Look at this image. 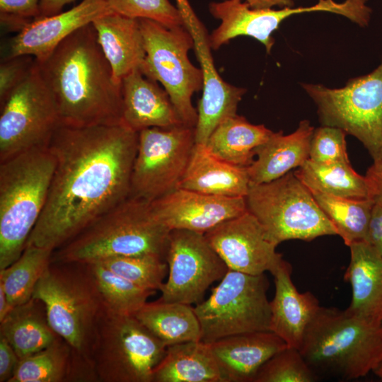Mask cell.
Masks as SVG:
<instances>
[{
  "instance_id": "6da1fadb",
  "label": "cell",
  "mask_w": 382,
  "mask_h": 382,
  "mask_svg": "<svg viewBox=\"0 0 382 382\" xmlns=\"http://www.w3.org/2000/svg\"><path fill=\"white\" fill-rule=\"evenodd\" d=\"M138 132L123 124L60 125L48 147L56 165L26 244L54 251L129 196Z\"/></svg>"
},
{
  "instance_id": "7a4b0ae2",
  "label": "cell",
  "mask_w": 382,
  "mask_h": 382,
  "mask_svg": "<svg viewBox=\"0 0 382 382\" xmlns=\"http://www.w3.org/2000/svg\"><path fill=\"white\" fill-rule=\"evenodd\" d=\"M37 63L62 125L122 124L121 84L113 79L92 23L73 33Z\"/></svg>"
},
{
  "instance_id": "3957f363",
  "label": "cell",
  "mask_w": 382,
  "mask_h": 382,
  "mask_svg": "<svg viewBox=\"0 0 382 382\" xmlns=\"http://www.w3.org/2000/svg\"><path fill=\"white\" fill-rule=\"evenodd\" d=\"M33 297L44 303L50 326L71 349L73 381H98L91 349L104 304L89 264L52 261Z\"/></svg>"
},
{
  "instance_id": "277c9868",
  "label": "cell",
  "mask_w": 382,
  "mask_h": 382,
  "mask_svg": "<svg viewBox=\"0 0 382 382\" xmlns=\"http://www.w3.org/2000/svg\"><path fill=\"white\" fill-rule=\"evenodd\" d=\"M299 351L319 378L357 379L382 361V326L347 309L320 306Z\"/></svg>"
},
{
  "instance_id": "5b68a950",
  "label": "cell",
  "mask_w": 382,
  "mask_h": 382,
  "mask_svg": "<svg viewBox=\"0 0 382 382\" xmlns=\"http://www.w3.org/2000/svg\"><path fill=\"white\" fill-rule=\"evenodd\" d=\"M170 232L155 216L150 202L129 196L55 250L52 261L91 264L143 254L165 258Z\"/></svg>"
},
{
  "instance_id": "8992f818",
  "label": "cell",
  "mask_w": 382,
  "mask_h": 382,
  "mask_svg": "<svg viewBox=\"0 0 382 382\" xmlns=\"http://www.w3.org/2000/svg\"><path fill=\"white\" fill-rule=\"evenodd\" d=\"M55 165L48 145L0 162V270L23 252L45 206Z\"/></svg>"
},
{
  "instance_id": "52a82bcc",
  "label": "cell",
  "mask_w": 382,
  "mask_h": 382,
  "mask_svg": "<svg viewBox=\"0 0 382 382\" xmlns=\"http://www.w3.org/2000/svg\"><path fill=\"white\" fill-rule=\"evenodd\" d=\"M167 347L134 316L105 306L98 318L91 349L98 381L153 382V372Z\"/></svg>"
},
{
  "instance_id": "ba28073f",
  "label": "cell",
  "mask_w": 382,
  "mask_h": 382,
  "mask_svg": "<svg viewBox=\"0 0 382 382\" xmlns=\"http://www.w3.org/2000/svg\"><path fill=\"white\" fill-rule=\"evenodd\" d=\"M245 202L248 211L277 246L287 240L310 241L337 235L309 188L292 171L271 182L250 185Z\"/></svg>"
},
{
  "instance_id": "9c48e42d",
  "label": "cell",
  "mask_w": 382,
  "mask_h": 382,
  "mask_svg": "<svg viewBox=\"0 0 382 382\" xmlns=\"http://www.w3.org/2000/svg\"><path fill=\"white\" fill-rule=\"evenodd\" d=\"M301 85L316 105L322 125L355 137L374 163L382 162V60L370 73L352 78L341 88Z\"/></svg>"
},
{
  "instance_id": "30bf717a",
  "label": "cell",
  "mask_w": 382,
  "mask_h": 382,
  "mask_svg": "<svg viewBox=\"0 0 382 382\" xmlns=\"http://www.w3.org/2000/svg\"><path fill=\"white\" fill-rule=\"evenodd\" d=\"M268 288L265 274L251 275L228 270L207 299L194 307L201 340L209 344L228 336L270 331Z\"/></svg>"
},
{
  "instance_id": "8fae6325",
  "label": "cell",
  "mask_w": 382,
  "mask_h": 382,
  "mask_svg": "<svg viewBox=\"0 0 382 382\" xmlns=\"http://www.w3.org/2000/svg\"><path fill=\"white\" fill-rule=\"evenodd\" d=\"M139 21L146 50L140 71L162 84L183 123L195 127L197 110L192 98L202 89L203 73L188 57L195 46L190 32L185 25L168 28L149 19Z\"/></svg>"
},
{
  "instance_id": "7c38bea8",
  "label": "cell",
  "mask_w": 382,
  "mask_h": 382,
  "mask_svg": "<svg viewBox=\"0 0 382 382\" xmlns=\"http://www.w3.org/2000/svg\"><path fill=\"white\" fill-rule=\"evenodd\" d=\"M195 145V127L185 125L138 132L129 196L151 202L178 188Z\"/></svg>"
},
{
  "instance_id": "4fadbf2b",
  "label": "cell",
  "mask_w": 382,
  "mask_h": 382,
  "mask_svg": "<svg viewBox=\"0 0 382 382\" xmlns=\"http://www.w3.org/2000/svg\"><path fill=\"white\" fill-rule=\"evenodd\" d=\"M0 108V162L25 151L47 146L61 125L56 103L37 62Z\"/></svg>"
},
{
  "instance_id": "5bb4252c",
  "label": "cell",
  "mask_w": 382,
  "mask_h": 382,
  "mask_svg": "<svg viewBox=\"0 0 382 382\" xmlns=\"http://www.w3.org/2000/svg\"><path fill=\"white\" fill-rule=\"evenodd\" d=\"M165 259L168 277L160 289L165 301L197 305L228 270L204 233L187 230L170 231Z\"/></svg>"
},
{
  "instance_id": "9a60e30c",
  "label": "cell",
  "mask_w": 382,
  "mask_h": 382,
  "mask_svg": "<svg viewBox=\"0 0 382 382\" xmlns=\"http://www.w3.org/2000/svg\"><path fill=\"white\" fill-rule=\"evenodd\" d=\"M204 236L228 270L251 275L272 274L285 261L258 220L248 210Z\"/></svg>"
},
{
  "instance_id": "2e32d148",
  "label": "cell",
  "mask_w": 382,
  "mask_h": 382,
  "mask_svg": "<svg viewBox=\"0 0 382 382\" xmlns=\"http://www.w3.org/2000/svg\"><path fill=\"white\" fill-rule=\"evenodd\" d=\"M156 219L170 231L206 233L247 209L245 197H226L176 188L150 202Z\"/></svg>"
},
{
  "instance_id": "e0dca14e",
  "label": "cell",
  "mask_w": 382,
  "mask_h": 382,
  "mask_svg": "<svg viewBox=\"0 0 382 382\" xmlns=\"http://www.w3.org/2000/svg\"><path fill=\"white\" fill-rule=\"evenodd\" d=\"M195 42V52L203 73L202 96L197 107L195 143L205 144L224 120L237 114L238 105L246 92L219 74L213 60L207 31L196 16L185 23Z\"/></svg>"
},
{
  "instance_id": "ac0fdd59",
  "label": "cell",
  "mask_w": 382,
  "mask_h": 382,
  "mask_svg": "<svg viewBox=\"0 0 382 382\" xmlns=\"http://www.w3.org/2000/svg\"><path fill=\"white\" fill-rule=\"evenodd\" d=\"M110 12L105 0H83L65 12L35 19L11 40L8 57L30 55L42 62L73 33Z\"/></svg>"
},
{
  "instance_id": "d6986e66",
  "label": "cell",
  "mask_w": 382,
  "mask_h": 382,
  "mask_svg": "<svg viewBox=\"0 0 382 382\" xmlns=\"http://www.w3.org/2000/svg\"><path fill=\"white\" fill-rule=\"evenodd\" d=\"M210 13L220 20V25L209 35L210 47L218 50L239 36L253 37L262 43L268 54L274 44V31L291 16L311 12L310 6L285 7L279 9L252 8L243 0L211 2Z\"/></svg>"
},
{
  "instance_id": "ffe728a7",
  "label": "cell",
  "mask_w": 382,
  "mask_h": 382,
  "mask_svg": "<svg viewBox=\"0 0 382 382\" xmlns=\"http://www.w3.org/2000/svg\"><path fill=\"white\" fill-rule=\"evenodd\" d=\"M209 346L221 382H253L260 368L287 347L271 331L228 336L209 343Z\"/></svg>"
},
{
  "instance_id": "44dd1931",
  "label": "cell",
  "mask_w": 382,
  "mask_h": 382,
  "mask_svg": "<svg viewBox=\"0 0 382 382\" xmlns=\"http://www.w3.org/2000/svg\"><path fill=\"white\" fill-rule=\"evenodd\" d=\"M122 124L134 132L184 125L168 93L136 69L121 81Z\"/></svg>"
},
{
  "instance_id": "7402d4cb",
  "label": "cell",
  "mask_w": 382,
  "mask_h": 382,
  "mask_svg": "<svg viewBox=\"0 0 382 382\" xmlns=\"http://www.w3.org/2000/svg\"><path fill=\"white\" fill-rule=\"evenodd\" d=\"M292 267L284 261L272 274L274 296L270 301V331L288 347L300 349L306 331L320 308L310 291L300 293L291 277Z\"/></svg>"
},
{
  "instance_id": "603a6c76",
  "label": "cell",
  "mask_w": 382,
  "mask_h": 382,
  "mask_svg": "<svg viewBox=\"0 0 382 382\" xmlns=\"http://www.w3.org/2000/svg\"><path fill=\"white\" fill-rule=\"evenodd\" d=\"M92 25L112 69L113 79L120 84L125 76L140 69L146 57L139 19L112 11L96 18Z\"/></svg>"
},
{
  "instance_id": "cb8c5ba5",
  "label": "cell",
  "mask_w": 382,
  "mask_h": 382,
  "mask_svg": "<svg viewBox=\"0 0 382 382\" xmlns=\"http://www.w3.org/2000/svg\"><path fill=\"white\" fill-rule=\"evenodd\" d=\"M350 261L344 279L352 288L346 309L368 322H382V256L365 241L349 246Z\"/></svg>"
},
{
  "instance_id": "d4e9b609",
  "label": "cell",
  "mask_w": 382,
  "mask_h": 382,
  "mask_svg": "<svg viewBox=\"0 0 382 382\" xmlns=\"http://www.w3.org/2000/svg\"><path fill=\"white\" fill-rule=\"evenodd\" d=\"M314 129L308 120H303L289 134L273 132L256 149L253 161L246 168L250 185L271 182L302 166L309 158Z\"/></svg>"
},
{
  "instance_id": "484cf974",
  "label": "cell",
  "mask_w": 382,
  "mask_h": 382,
  "mask_svg": "<svg viewBox=\"0 0 382 382\" xmlns=\"http://www.w3.org/2000/svg\"><path fill=\"white\" fill-rule=\"evenodd\" d=\"M250 183L246 168L212 154L204 144H196L178 188L226 197H245Z\"/></svg>"
},
{
  "instance_id": "4316f807",
  "label": "cell",
  "mask_w": 382,
  "mask_h": 382,
  "mask_svg": "<svg viewBox=\"0 0 382 382\" xmlns=\"http://www.w3.org/2000/svg\"><path fill=\"white\" fill-rule=\"evenodd\" d=\"M0 335L9 342L20 359L61 338L48 322L44 303L35 297L11 308L0 321Z\"/></svg>"
},
{
  "instance_id": "83f0119b",
  "label": "cell",
  "mask_w": 382,
  "mask_h": 382,
  "mask_svg": "<svg viewBox=\"0 0 382 382\" xmlns=\"http://www.w3.org/2000/svg\"><path fill=\"white\" fill-rule=\"evenodd\" d=\"M273 132L265 125H253L236 114L219 123L204 145L218 158L247 168L253 161L256 149Z\"/></svg>"
},
{
  "instance_id": "f1b7e54d",
  "label": "cell",
  "mask_w": 382,
  "mask_h": 382,
  "mask_svg": "<svg viewBox=\"0 0 382 382\" xmlns=\"http://www.w3.org/2000/svg\"><path fill=\"white\" fill-rule=\"evenodd\" d=\"M153 382H221L209 344L199 340L167 347Z\"/></svg>"
},
{
  "instance_id": "f546056e",
  "label": "cell",
  "mask_w": 382,
  "mask_h": 382,
  "mask_svg": "<svg viewBox=\"0 0 382 382\" xmlns=\"http://www.w3.org/2000/svg\"><path fill=\"white\" fill-rule=\"evenodd\" d=\"M134 316L166 347L201 340L200 324L192 305L159 299L147 301Z\"/></svg>"
},
{
  "instance_id": "4dcf8cb0",
  "label": "cell",
  "mask_w": 382,
  "mask_h": 382,
  "mask_svg": "<svg viewBox=\"0 0 382 382\" xmlns=\"http://www.w3.org/2000/svg\"><path fill=\"white\" fill-rule=\"evenodd\" d=\"M294 174L311 190L345 198L369 199L368 182L350 162L316 163L309 158Z\"/></svg>"
},
{
  "instance_id": "1f68e13d",
  "label": "cell",
  "mask_w": 382,
  "mask_h": 382,
  "mask_svg": "<svg viewBox=\"0 0 382 382\" xmlns=\"http://www.w3.org/2000/svg\"><path fill=\"white\" fill-rule=\"evenodd\" d=\"M53 250L26 244L21 255L0 270V285L12 307L29 301L35 288L52 262Z\"/></svg>"
},
{
  "instance_id": "d6a6232c",
  "label": "cell",
  "mask_w": 382,
  "mask_h": 382,
  "mask_svg": "<svg viewBox=\"0 0 382 382\" xmlns=\"http://www.w3.org/2000/svg\"><path fill=\"white\" fill-rule=\"evenodd\" d=\"M310 191L345 245L349 247L355 242L366 241L374 206L371 199L340 197Z\"/></svg>"
},
{
  "instance_id": "836d02e7",
  "label": "cell",
  "mask_w": 382,
  "mask_h": 382,
  "mask_svg": "<svg viewBox=\"0 0 382 382\" xmlns=\"http://www.w3.org/2000/svg\"><path fill=\"white\" fill-rule=\"evenodd\" d=\"M72 353L59 338L47 347L19 360L8 382L71 381Z\"/></svg>"
},
{
  "instance_id": "e575fe53",
  "label": "cell",
  "mask_w": 382,
  "mask_h": 382,
  "mask_svg": "<svg viewBox=\"0 0 382 382\" xmlns=\"http://www.w3.org/2000/svg\"><path fill=\"white\" fill-rule=\"evenodd\" d=\"M89 265L104 306L115 313L134 316L155 293L139 287L98 263Z\"/></svg>"
},
{
  "instance_id": "d590c367",
  "label": "cell",
  "mask_w": 382,
  "mask_h": 382,
  "mask_svg": "<svg viewBox=\"0 0 382 382\" xmlns=\"http://www.w3.org/2000/svg\"><path fill=\"white\" fill-rule=\"evenodd\" d=\"M166 259L158 255L116 256L98 263L106 269L129 280L144 289H161L168 267Z\"/></svg>"
},
{
  "instance_id": "8d00e7d4",
  "label": "cell",
  "mask_w": 382,
  "mask_h": 382,
  "mask_svg": "<svg viewBox=\"0 0 382 382\" xmlns=\"http://www.w3.org/2000/svg\"><path fill=\"white\" fill-rule=\"evenodd\" d=\"M318 379L299 349L287 346L260 368L253 382H313Z\"/></svg>"
},
{
  "instance_id": "74e56055",
  "label": "cell",
  "mask_w": 382,
  "mask_h": 382,
  "mask_svg": "<svg viewBox=\"0 0 382 382\" xmlns=\"http://www.w3.org/2000/svg\"><path fill=\"white\" fill-rule=\"evenodd\" d=\"M113 12L137 19H149L166 27L185 25L178 8L169 0H105Z\"/></svg>"
},
{
  "instance_id": "f35d334b",
  "label": "cell",
  "mask_w": 382,
  "mask_h": 382,
  "mask_svg": "<svg viewBox=\"0 0 382 382\" xmlns=\"http://www.w3.org/2000/svg\"><path fill=\"white\" fill-rule=\"evenodd\" d=\"M346 133L340 128L324 126L314 129L309 159L316 163L350 162L347 153Z\"/></svg>"
},
{
  "instance_id": "ab89813d",
  "label": "cell",
  "mask_w": 382,
  "mask_h": 382,
  "mask_svg": "<svg viewBox=\"0 0 382 382\" xmlns=\"http://www.w3.org/2000/svg\"><path fill=\"white\" fill-rule=\"evenodd\" d=\"M35 59L30 55L8 57L0 65V104L29 75Z\"/></svg>"
},
{
  "instance_id": "60d3db41",
  "label": "cell",
  "mask_w": 382,
  "mask_h": 382,
  "mask_svg": "<svg viewBox=\"0 0 382 382\" xmlns=\"http://www.w3.org/2000/svg\"><path fill=\"white\" fill-rule=\"evenodd\" d=\"M41 0H0L2 24L20 30L25 24L40 15Z\"/></svg>"
},
{
  "instance_id": "b9f144b4",
  "label": "cell",
  "mask_w": 382,
  "mask_h": 382,
  "mask_svg": "<svg viewBox=\"0 0 382 382\" xmlns=\"http://www.w3.org/2000/svg\"><path fill=\"white\" fill-rule=\"evenodd\" d=\"M19 357L9 342L0 335V382H8L19 362Z\"/></svg>"
},
{
  "instance_id": "7bdbcfd3",
  "label": "cell",
  "mask_w": 382,
  "mask_h": 382,
  "mask_svg": "<svg viewBox=\"0 0 382 382\" xmlns=\"http://www.w3.org/2000/svg\"><path fill=\"white\" fill-rule=\"evenodd\" d=\"M366 241L382 256V205L374 204Z\"/></svg>"
},
{
  "instance_id": "ee69618b",
  "label": "cell",
  "mask_w": 382,
  "mask_h": 382,
  "mask_svg": "<svg viewBox=\"0 0 382 382\" xmlns=\"http://www.w3.org/2000/svg\"><path fill=\"white\" fill-rule=\"evenodd\" d=\"M369 185V197L374 204L382 205V162L374 163L365 175Z\"/></svg>"
},
{
  "instance_id": "f6af8a7d",
  "label": "cell",
  "mask_w": 382,
  "mask_h": 382,
  "mask_svg": "<svg viewBox=\"0 0 382 382\" xmlns=\"http://www.w3.org/2000/svg\"><path fill=\"white\" fill-rule=\"evenodd\" d=\"M75 0H41L39 18L54 15L62 12L63 7Z\"/></svg>"
},
{
  "instance_id": "bcb514c9",
  "label": "cell",
  "mask_w": 382,
  "mask_h": 382,
  "mask_svg": "<svg viewBox=\"0 0 382 382\" xmlns=\"http://www.w3.org/2000/svg\"><path fill=\"white\" fill-rule=\"evenodd\" d=\"M245 1L250 8L256 9L273 8L274 6L282 8L294 7L293 0H243Z\"/></svg>"
},
{
  "instance_id": "7dc6e473",
  "label": "cell",
  "mask_w": 382,
  "mask_h": 382,
  "mask_svg": "<svg viewBox=\"0 0 382 382\" xmlns=\"http://www.w3.org/2000/svg\"><path fill=\"white\" fill-rule=\"evenodd\" d=\"M176 2L184 23L195 16L188 0H176Z\"/></svg>"
},
{
  "instance_id": "c3c4849f",
  "label": "cell",
  "mask_w": 382,
  "mask_h": 382,
  "mask_svg": "<svg viewBox=\"0 0 382 382\" xmlns=\"http://www.w3.org/2000/svg\"><path fill=\"white\" fill-rule=\"evenodd\" d=\"M12 308L3 287L0 285V321L4 319Z\"/></svg>"
},
{
  "instance_id": "681fc988",
  "label": "cell",
  "mask_w": 382,
  "mask_h": 382,
  "mask_svg": "<svg viewBox=\"0 0 382 382\" xmlns=\"http://www.w3.org/2000/svg\"><path fill=\"white\" fill-rule=\"evenodd\" d=\"M372 372L382 380V361Z\"/></svg>"
},
{
  "instance_id": "f907efd6",
  "label": "cell",
  "mask_w": 382,
  "mask_h": 382,
  "mask_svg": "<svg viewBox=\"0 0 382 382\" xmlns=\"http://www.w3.org/2000/svg\"><path fill=\"white\" fill-rule=\"evenodd\" d=\"M381 326H382V322H381Z\"/></svg>"
}]
</instances>
